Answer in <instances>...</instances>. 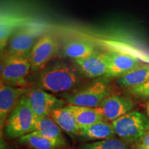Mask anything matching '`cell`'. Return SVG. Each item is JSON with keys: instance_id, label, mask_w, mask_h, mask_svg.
I'll return each instance as SVG.
<instances>
[{"instance_id": "2", "label": "cell", "mask_w": 149, "mask_h": 149, "mask_svg": "<svg viewBox=\"0 0 149 149\" xmlns=\"http://www.w3.org/2000/svg\"><path fill=\"white\" fill-rule=\"evenodd\" d=\"M110 95L109 78L102 77L95 79L85 86L64 95L69 105L97 108Z\"/></svg>"}, {"instance_id": "10", "label": "cell", "mask_w": 149, "mask_h": 149, "mask_svg": "<svg viewBox=\"0 0 149 149\" xmlns=\"http://www.w3.org/2000/svg\"><path fill=\"white\" fill-rule=\"evenodd\" d=\"M133 108L134 102L129 97L113 95L106 98L97 109L106 121L113 122L132 111Z\"/></svg>"}, {"instance_id": "25", "label": "cell", "mask_w": 149, "mask_h": 149, "mask_svg": "<svg viewBox=\"0 0 149 149\" xmlns=\"http://www.w3.org/2000/svg\"><path fill=\"white\" fill-rule=\"evenodd\" d=\"M146 111H147V115L149 117V101L146 104Z\"/></svg>"}, {"instance_id": "19", "label": "cell", "mask_w": 149, "mask_h": 149, "mask_svg": "<svg viewBox=\"0 0 149 149\" xmlns=\"http://www.w3.org/2000/svg\"><path fill=\"white\" fill-rule=\"evenodd\" d=\"M34 131L37 132L38 133L50 139L65 143L62 130L56 124V122L51 116H36L34 125Z\"/></svg>"}, {"instance_id": "8", "label": "cell", "mask_w": 149, "mask_h": 149, "mask_svg": "<svg viewBox=\"0 0 149 149\" xmlns=\"http://www.w3.org/2000/svg\"><path fill=\"white\" fill-rule=\"evenodd\" d=\"M30 106L37 117L51 116L54 110L64 107V100L42 89L35 88L26 93Z\"/></svg>"}, {"instance_id": "17", "label": "cell", "mask_w": 149, "mask_h": 149, "mask_svg": "<svg viewBox=\"0 0 149 149\" xmlns=\"http://www.w3.org/2000/svg\"><path fill=\"white\" fill-rule=\"evenodd\" d=\"M67 107L74 115L80 129L101 121H106L97 108L74 105H68Z\"/></svg>"}, {"instance_id": "14", "label": "cell", "mask_w": 149, "mask_h": 149, "mask_svg": "<svg viewBox=\"0 0 149 149\" xmlns=\"http://www.w3.org/2000/svg\"><path fill=\"white\" fill-rule=\"evenodd\" d=\"M115 133L112 123L101 121L95 124L80 129L79 135L81 138L88 141H100L115 137Z\"/></svg>"}, {"instance_id": "7", "label": "cell", "mask_w": 149, "mask_h": 149, "mask_svg": "<svg viewBox=\"0 0 149 149\" xmlns=\"http://www.w3.org/2000/svg\"><path fill=\"white\" fill-rule=\"evenodd\" d=\"M60 50V43L51 34H45L40 37L33 46L28 59L31 65V72L42 70L55 57Z\"/></svg>"}, {"instance_id": "16", "label": "cell", "mask_w": 149, "mask_h": 149, "mask_svg": "<svg viewBox=\"0 0 149 149\" xmlns=\"http://www.w3.org/2000/svg\"><path fill=\"white\" fill-rule=\"evenodd\" d=\"M51 117L59 128L68 135L72 137L79 135L80 128L77 120L67 107L54 110L51 113Z\"/></svg>"}, {"instance_id": "15", "label": "cell", "mask_w": 149, "mask_h": 149, "mask_svg": "<svg viewBox=\"0 0 149 149\" xmlns=\"http://www.w3.org/2000/svg\"><path fill=\"white\" fill-rule=\"evenodd\" d=\"M29 22L23 17L16 15H1L0 46L1 51L6 48L7 44L13 34L19 28Z\"/></svg>"}, {"instance_id": "21", "label": "cell", "mask_w": 149, "mask_h": 149, "mask_svg": "<svg viewBox=\"0 0 149 149\" xmlns=\"http://www.w3.org/2000/svg\"><path fill=\"white\" fill-rule=\"evenodd\" d=\"M78 149H131L128 143L122 139L113 138L86 143L79 146Z\"/></svg>"}, {"instance_id": "12", "label": "cell", "mask_w": 149, "mask_h": 149, "mask_svg": "<svg viewBox=\"0 0 149 149\" xmlns=\"http://www.w3.org/2000/svg\"><path fill=\"white\" fill-rule=\"evenodd\" d=\"M109 60L108 78L120 77L130 70L141 65V62L135 56L120 52H107Z\"/></svg>"}, {"instance_id": "11", "label": "cell", "mask_w": 149, "mask_h": 149, "mask_svg": "<svg viewBox=\"0 0 149 149\" xmlns=\"http://www.w3.org/2000/svg\"><path fill=\"white\" fill-rule=\"evenodd\" d=\"M27 89L24 87H14L1 81L0 84V125L2 128L20 99Z\"/></svg>"}, {"instance_id": "13", "label": "cell", "mask_w": 149, "mask_h": 149, "mask_svg": "<svg viewBox=\"0 0 149 149\" xmlns=\"http://www.w3.org/2000/svg\"><path fill=\"white\" fill-rule=\"evenodd\" d=\"M64 57L74 60L85 58L96 51L92 43L82 40H68L63 44L61 48Z\"/></svg>"}, {"instance_id": "5", "label": "cell", "mask_w": 149, "mask_h": 149, "mask_svg": "<svg viewBox=\"0 0 149 149\" xmlns=\"http://www.w3.org/2000/svg\"><path fill=\"white\" fill-rule=\"evenodd\" d=\"M42 26L28 23L13 34L7 44L6 55L29 57L33 46L42 36Z\"/></svg>"}, {"instance_id": "6", "label": "cell", "mask_w": 149, "mask_h": 149, "mask_svg": "<svg viewBox=\"0 0 149 149\" xmlns=\"http://www.w3.org/2000/svg\"><path fill=\"white\" fill-rule=\"evenodd\" d=\"M31 72L28 57L6 55L1 64V81L14 87L27 85V77Z\"/></svg>"}, {"instance_id": "3", "label": "cell", "mask_w": 149, "mask_h": 149, "mask_svg": "<svg viewBox=\"0 0 149 149\" xmlns=\"http://www.w3.org/2000/svg\"><path fill=\"white\" fill-rule=\"evenodd\" d=\"M112 124L120 139L128 144H137L149 130V117L141 112L130 111Z\"/></svg>"}, {"instance_id": "23", "label": "cell", "mask_w": 149, "mask_h": 149, "mask_svg": "<svg viewBox=\"0 0 149 149\" xmlns=\"http://www.w3.org/2000/svg\"><path fill=\"white\" fill-rule=\"evenodd\" d=\"M137 144H142L145 145V146L149 147V130L146 132V133L145 134L144 137Z\"/></svg>"}, {"instance_id": "18", "label": "cell", "mask_w": 149, "mask_h": 149, "mask_svg": "<svg viewBox=\"0 0 149 149\" xmlns=\"http://www.w3.org/2000/svg\"><path fill=\"white\" fill-rule=\"evenodd\" d=\"M149 81V64H141L117 79V84L126 88H133Z\"/></svg>"}, {"instance_id": "22", "label": "cell", "mask_w": 149, "mask_h": 149, "mask_svg": "<svg viewBox=\"0 0 149 149\" xmlns=\"http://www.w3.org/2000/svg\"><path fill=\"white\" fill-rule=\"evenodd\" d=\"M126 93L134 97L141 100H147L149 99V81L139 85L138 86L126 88Z\"/></svg>"}, {"instance_id": "24", "label": "cell", "mask_w": 149, "mask_h": 149, "mask_svg": "<svg viewBox=\"0 0 149 149\" xmlns=\"http://www.w3.org/2000/svg\"><path fill=\"white\" fill-rule=\"evenodd\" d=\"M133 149H149V147L142 144H135Z\"/></svg>"}, {"instance_id": "1", "label": "cell", "mask_w": 149, "mask_h": 149, "mask_svg": "<svg viewBox=\"0 0 149 149\" xmlns=\"http://www.w3.org/2000/svg\"><path fill=\"white\" fill-rule=\"evenodd\" d=\"M84 78L74 62L57 61L37 72L34 83L36 88L48 92L66 93L79 86Z\"/></svg>"}, {"instance_id": "20", "label": "cell", "mask_w": 149, "mask_h": 149, "mask_svg": "<svg viewBox=\"0 0 149 149\" xmlns=\"http://www.w3.org/2000/svg\"><path fill=\"white\" fill-rule=\"evenodd\" d=\"M19 141L33 149H57L65 144L61 141L48 138L35 131L19 137Z\"/></svg>"}, {"instance_id": "4", "label": "cell", "mask_w": 149, "mask_h": 149, "mask_svg": "<svg viewBox=\"0 0 149 149\" xmlns=\"http://www.w3.org/2000/svg\"><path fill=\"white\" fill-rule=\"evenodd\" d=\"M36 116L26 94L20 99L6 121V134L10 138H17L34 131Z\"/></svg>"}, {"instance_id": "9", "label": "cell", "mask_w": 149, "mask_h": 149, "mask_svg": "<svg viewBox=\"0 0 149 149\" xmlns=\"http://www.w3.org/2000/svg\"><path fill=\"white\" fill-rule=\"evenodd\" d=\"M75 64L88 79H97L106 77L109 71V60L107 52L104 53L96 50L85 58L74 60Z\"/></svg>"}]
</instances>
